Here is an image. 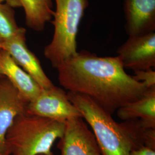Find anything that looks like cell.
<instances>
[{"mask_svg": "<svg viewBox=\"0 0 155 155\" xmlns=\"http://www.w3.org/2000/svg\"><path fill=\"white\" fill-rule=\"evenodd\" d=\"M56 69L63 88L88 97L110 114L149 90L126 72L118 56L101 57L83 50Z\"/></svg>", "mask_w": 155, "mask_h": 155, "instance_id": "cell-1", "label": "cell"}, {"mask_svg": "<svg viewBox=\"0 0 155 155\" xmlns=\"http://www.w3.org/2000/svg\"><path fill=\"white\" fill-rule=\"evenodd\" d=\"M67 95L92 129L102 155H129L144 146L155 148V129H144L136 120L118 123L88 97L71 92Z\"/></svg>", "mask_w": 155, "mask_h": 155, "instance_id": "cell-2", "label": "cell"}, {"mask_svg": "<svg viewBox=\"0 0 155 155\" xmlns=\"http://www.w3.org/2000/svg\"><path fill=\"white\" fill-rule=\"evenodd\" d=\"M65 122L27 113L17 117L6 134L9 155H54L53 145L62 137Z\"/></svg>", "mask_w": 155, "mask_h": 155, "instance_id": "cell-3", "label": "cell"}, {"mask_svg": "<svg viewBox=\"0 0 155 155\" xmlns=\"http://www.w3.org/2000/svg\"><path fill=\"white\" fill-rule=\"evenodd\" d=\"M56 9L51 21L54 27L51 41L45 47L44 55L57 68L77 54V36L81 21L89 6V0H55Z\"/></svg>", "mask_w": 155, "mask_h": 155, "instance_id": "cell-4", "label": "cell"}, {"mask_svg": "<svg viewBox=\"0 0 155 155\" xmlns=\"http://www.w3.org/2000/svg\"><path fill=\"white\" fill-rule=\"evenodd\" d=\"M26 113L63 123L74 118H82L67 93L55 85L42 89L36 98L28 102Z\"/></svg>", "mask_w": 155, "mask_h": 155, "instance_id": "cell-5", "label": "cell"}, {"mask_svg": "<svg viewBox=\"0 0 155 155\" xmlns=\"http://www.w3.org/2000/svg\"><path fill=\"white\" fill-rule=\"evenodd\" d=\"M125 68L134 71L155 67V32L129 37L117 51Z\"/></svg>", "mask_w": 155, "mask_h": 155, "instance_id": "cell-6", "label": "cell"}, {"mask_svg": "<svg viewBox=\"0 0 155 155\" xmlns=\"http://www.w3.org/2000/svg\"><path fill=\"white\" fill-rule=\"evenodd\" d=\"M26 29L11 39L2 40L1 49L6 51L14 61L33 78L42 89H48L54 84L47 77L39 59L28 48L26 44Z\"/></svg>", "mask_w": 155, "mask_h": 155, "instance_id": "cell-7", "label": "cell"}, {"mask_svg": "<svg viewBox=\"0 0 155 155\" xmlns=\"http://www.w3.org/2000/svg\"><path fill=\"white\" fill-rule=\"evenodd\" d=\"M58 147L61 155H102L94 133L81 117L65 122L64 133Z\"/></svg>", "mask_w": 155, "mask_h": 155, "instance_id": "cell-8", "label": "cell"}, {"mask_svg": "<svg viewBox=\"0 0 155 155\" xmlns=\"http://www.w3.org/2000/svg\"><path fill=\"white\" fill-rule=\"evenodd\" d=\"M28 103L5 77H0V149L6 153V134L17 117L26 113Z\"/></svg>", "mask_w": 155, "mask_h": 155, "instance_id": "cell-9", "label": "cell"}, {"mask_svg": "<svg viewBox=\"0 0 155 155\" xmlns=\"http://www.w3.org/2000/svg\"><path fill=\"white\" fill-rule=\"evenodd\" d=\"M129 37L155 32V0H124Z\"/></svg>", "mask_w": 155, "mask_h": 155, "instance_id": "cell-10", "label": "cell"}, {"mask_svg": "<svg viewBox=\"0 0 155 155\" xmlns=\"http://www.w3.org/2000/svg\"><path fill=\"white\" fill-rule=\"evenodd\" d=\"M0 75L5 77L28 102L36 98L42 89L10 55L0 50Z\"/></svg>", "mask_w": 155, "mask_h": 155, "instance_id": "cell-11", "label": "cell"}, {"mask_svg": "<svg viewBox=\"0 0 155 155\" xmlns=\"http://www.w3.org/2000/svg\"><path fill=\"white\" fill-rule=\"evenodd\" d=\"M118 117L124 121L140 119L144 129H155V87L150 89L138 100L117 110Z\"/></svg>", "mask_w": 155, "mask_h": 155, "instance_id": "cell-12", "label": "cell"}, {"mask_svg": "<svg viewBox=\"0 0 155 155\" xmlns=\"http://www.w3.org/2000/svg\"><path fill=\"white\" fill-rule=\"evenodd\" d=\"M23 8L25 24L36 32H42L46 23L51 21L54 11L52 0H20Z\"/></svg>", "mask_w": 155, "mask_h": 155, "instance_id": "cell-13", "label": "cell"}, {"mask_svg": "<svg viewBox=\"0 0 155 155\" xmlns=\"http://www.w3.org/2000/svg\"><path fill=\"white\" fill-rule=\"evenodd\" d=\"M22 29L17 24L15 12L13 8L0 2V38L2 40L11 39Z\"/></svg>", "mask_w": 155, "mask_h": 155, "instance_id": "cell-14", "label": "cell"}, {"mask_svg": "<svg viewBox=\"0 0 155 155\" xmlns=\"http://www.w3.org/2000/svg\"><path fill=\"white\" fill-rule=\"evenodd\" d=\"M133 77L137 81L142 82L148 89L155 87V71L153 68L134 71Z\"/></svg>", "mask_w": 155, "mask_h": 155, "instance_id": "cell-15", "label": "cell"}, {"mask_svg": "<svg viewBox=\"0 0 155 155\" xmlns=\"http://www.w3.org/2000/svg\"><path fill=\"white\" fill-rule=\"evenodd\" d=\"M129 155H155V150L147 147H142L131 151Z\"/></svg>", "mask_w": 155, "mask_h": 155, "instance_id": "cell-16", "label": "cell"}, {"mask_svg": "<svg viewBox=\"0 0 155 155\" xmlns=\"http://www.w3.org/2000/svg\"><path fill=\"white\" fill-rule=\"evenodd\" d=\"M4 1H6V3L7 5L13 7H21L20 0H0V2H2Z\"/></svg>", "mask_w": 155, "mask_h": 155, "instance_id": "cell-17", "label": "cell"}, {"mask_svg": "<svg viewBox=\"0 0 155 155\" xmlns=\"http://www.w3.org/2000/svg\"><path fill=\"white\" fill-rule=\"evenodd\" d=\"M0 155H9L7 153H6L5 152L2 151V150L0 149Z\"/></svg>", "mask_w": 155, "mask_h": 155, "instance_id": "cell-18", "label": "cell"}, {"mask_svg": "<svg viewBox=\"0 0 155 155\" xmlns=\"http://www.w3.org/2000/svg\"><path fill=\"white\" fill-rule=\"evenodd\" d=\"M1 41H2V39L0 38V46H1ZM0 50H1V47H0Z\"/></svg>", "mask_w": 155, "mask_h": 155, "instance_id": "cell-19", "label": "cell"}, {"mask_svg": "<svg viewBox=\"0 0 155 155\" xmlns=\"http://www.w3.org/2000/svg\"><path fill=\"white\" fill-rule=\"evenodd\" d=\"M1 76H2V75H0V77H1Z\"/></svg>", "mask_w": 155, "mask_h": 155, "instance_id": "cell-20", "label": "cell"}]
</instances>
